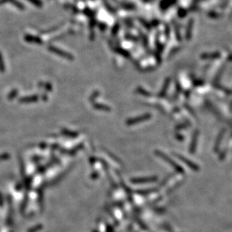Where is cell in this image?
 Here are the masks:
<instances>
[{
    "label": "cell",
    "mask_w": 232,
    "mask_h": 232,
    "mask_svg": "<svg viewBox=\"0 0 232 232\" xmlns=\"http://www.w3.org/2000/svg\"><path fill=\"white\" fill-rule=\"evenodd\" d=\"M48 50H50V52L53 53L57 54V55L60 56V57H62V58H65L68 60H74V57L69 53L64 51V50H61L60 48H57V47H54V46H49Z\"/></svg>",
    "instance_id": "6da1fadb"
},
{
    "label": "cell",
    "mask_w": 232,
    "mask_h": 232,
    "mask_svg": "<svg viewBox=\"0 0 232 232\" xmlns=\"http://www.w3.org/2000/svg\"><path fill=\"white\" fill-rule=\"evenodd\" d=\"M39 100V96L36 95H31V96H26L20 98L19 99V101L20 103L24 104H29V103H34Z\"/></svg>",
    "instance_id": "7a4b0ae2"
},
{
    "label": "cell",
    "mask_w": 232,
    "mask_h": 232,
    "mask_svg": "<svg viewBox=\"0 0 232 232\" xmlns=\"http://www.w3.org/2000/svg\"><path fill=\"white\" fill-rule=\"evenodd\" d=\"M24 39H25L27 42H29V43H34L38 44H43V42H42V40L40 38L37 37V36L31 35H26V36L24 37Z\"/></svg>",
    "instance_id": "3957f363"
},
{
    "label": "cell",
    "mask_w": 232,
    "mask_h": 232,
    "mask_svg": "<svg viewBox=\"0 0 232 232\" xmlns=\"http://www.w3.org/2000/svg\"><path fill=\"white\" fill-rule=\"evenodd\" d=\"M2 2H11V4L14 5V6L17 7L20 9H24V5L21 4L20 2L17 1V0H1Z\"/></svg>",
    "instance_id": "277c9868"
},
{
    "label": "cell",
    "mask_w": 232,
    "mask_h": 232,
    "mask_svg": "<svg viewBox=\"0 0 232 232\" xmlns=\"http://www.w3.org/2000/svg\"><path fill=\"white\" fill-rule=\"evenodd\" d=\"M5 71H6V66H5L2 56L1 53H0V72H4Z\"/></svg>",
    "instance_id": "5b68a950"
},
{
    "label": "cell",
    "mask_w": 232,
    "mask_h": 232,
    "mask_svg": "<svg viewBox=\"0 0 232 232\" xmlns=\"http://www.w3.org/2000/svg\"><path fill=\"white\" fill-rule=\"evenodd\" d=\"M29 2H30L32 4H33L34 6H37V7H42V2L40 0H28Z\"/></svg>",
    "instance_id": "8992f818"
},
{
    "label": "cell",
    "mask_w": 232,
    "mask_h": 232,
    "mask_svg": "<svg viewBox=\"0 0 232 232\" xmlns=\"http://www.w3.org/2000/svg\"><path fill=\"white\" fill-rule=\"evenodd\" d=\"M17 90H13V91H11V93H9V99H13V98H15L16 95H17Z\"/></svg>",
    "instance_id": "52a82bcc"
}]
</instances>
